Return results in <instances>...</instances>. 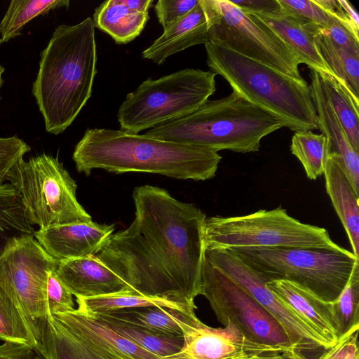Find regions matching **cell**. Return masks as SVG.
Here are the masks:
<instances>
[{
    "instance_id": "obj_1",
    "label": "cell",
    "mask_w": 359,
    "mask_h": 359,
    "mask_svg": "<svg viewBox=\"0 0 359 359\" xmlns=\"http://www.w3.org/2000/svg\"><path fill=\"white\" fill-rule=\"evenodd\" d=\"M133 198L134 220L95 256L136 293L197 308L205 215L151 185L135 187Z\"/></svg>"
},
{
    "instance_id": "obj_2",
    "label": "cell",
    "mask_w": 359,
    "mask_h": 359,
    "mask_svg": "<svg viewBox=\"0 0 359 359\" xmlns=\"http://www.w3.org/2000/svg\"><path fill=\"white\" fill-rule=\"evenodd\" d=\"M72 158L79 172L93 169L162 175L180 180L215 177L222 156L216 151L163 140L122 130L88 128Z\"/></svg>"
},
{
    "instance_id": "obj_3",
    "label": "cell",
    "mask_w": 359,
    "mask_h": 359,
    "mask_svg": "<svg viewBox=\"0 0 359 359\" xmlns=\"http://www.w3.org/2000/svg\"><path fill=\"white\" fill-rule=\"evenodd\" d=\"M96 63L95 25L90 17L55 29L41 53L32 87L47 132L59 135L77 117L92 95Z\"/></svg>"
},
{
    "instance_id": "obj_4",
    "label": "cell",
    "mask_w": 359,
    "mask_h": 359,
    "mask_svg": "<svg viewBox=\"0 0 359 359\" xmlns=\"http://www.w3.org/2000/svg\"><path fill=\"white\" fill-rule=\"evenodd\" d=\"M285 127L278 117L232 90L228 96L207 100L194 112L148 130L144 135L216 151L259 150L263 137Z\"/></svg>"
},
{
    "instance_id": "obj_5",
    "label": "cell",
    "mask_w": 359,
    "mask_h": 359,
    "mask_svg": "<svg viewBox=\"0 0 359 359\" xmlns=\"http://www.w3.org/2000/svg\"><path fill=\"white\" fill-rule=\"evenodd\" d=\"M207 65L233 91L280 118L294 132L318 129L310 85L223 46L205 44Z\"/></svg>"
},
{
    "instance_id": "obj_6",
    "label": "cell",
    "mask_w": 359,
    "mask_h": 359,
    "mask_svg": "<svg viewBox=\"0 0 359 359\" xmlns=\"http://www.w3.org/2000/svg\"><path fill=\"white\" fill-rule=\"evenodd\" d=\"M229 250L269 281L292 282L327 302L338 297L359 262V258L345 248L245 247Z\"/></svg>"
},
{
    "instance_id": "obj_7",
    "label": "cell",
    "mask_w": 359,
    "mask_h": 359,
    "mask_svg": "<svg viewBox=\"0 0 359 359\" xmlns=\"http://www.w3.org/2000/svg\"><path fill=\"white\" fill-rule=\"evenodd\" d=\"M216 75L187 68L147 79L121 104L117 114L121 130L138 134L194 112L215 92Z\"/></svg>"
},
{
    "instance_id": "obj_8",
    "label": "cell",
    "mask_w": 359,
    "mask_h": 359,
    "mask_svg": "<svg viewBox=\"0 0 359 359\" xmlns=\"http://www.w3.org/2000/svg\"><path fill=\"white\" fill-rule=\"evenodd\" d=\"M32 225L48 229L92 221L76 198L77 185L57 158L42 154L19 160L6 176Z\"/></svg>"
},
{
    "instance_id": "obj_9",
    "label": "cell",
    "mask_w": 359,
    "mask_h": 359,
    "mask_svg": "<svg viewBox=\"0 0 359 359\" xmlns=\"http://www.w3.org/2000/svg\"><path fill=\"white\" fill-rule=\"evenodd\" d=\"M205 248H304L341 250L326 229L303 223L279 206L241 216L206 218Z\"/></svg>"
},
{
    "instance_id": "obj_10",
    "label": "cell",
    "mask_w": 359,
    "mask_h": 359,
    "mask_svg": "<svg viewBox=\"0 0 359 359\" xmlns=\"http://www.w3.org/2000/svg\"><path fill=\"white\" fill-rule=\"evenodd\" d=\"M205 15L209 42L262 62L296 79L299 62L272 30L228 0H199Z\"/></svg>"
},
{
    "instance_id": "obj_11",
    "label": "cell",
    "mask_w": 359,
    "mask_h": 359,
    "mask_svg": "<svg viewBox=\"0 0 359 359\" xmlns=\"http://www.w3.org/2000/svg\"><path fill=\"white\" fill-rule=\"evenodd\" d=\"M200 295L224 326L232 322L250 340L294 349L280 325L245 290L204 257Z\"/></svg>"
},
{
    "instance_id": "obj_12",
    "label": "cell",
    "mask_w": 359,
    "mask_h": 359,
    "mask_svg": "<svg viewBox=\"0 0 359 359\" xmlns=\"http://www.w3.org/2000/svg\"><path fill=\"white\" fill-rule=\"evenodd\" d=\"M58 263L33 234L15 238L0 255V284L17 299L38 333L48 316V275Z\"/></svg>"
},
{
    "instance_id": "obj_13",
    "label": "cell",
    "mask_w": 359,
    "mask_h": 359,
    "mask_svg": "<svg viewBox=\"0 0 359 359\" xmlns=\"http://www.w3.org/2000/svg\"><path fill=\"white\" fill-rule=\"evenodd\" d=\"M204 257L245 290L277 320L294 350L305 353L331 348L322 337L266 287L269 280L264 276L229 249L205 248Z\"/></svg>"
},
{
    "instance_id": "obj_14",
    "label": "cell",
    "mask_w": 359,
    "mask_h": 359,
    "mask_svg": "<svg viewBox=\"0 0 359 359\" xmlns=\"http://www.w3.org/2000/svg\"><path fill=\"white\" fill-rule=\"evenodd\" d=\"M291 348L255 342L231 321L211 327L197 319L187 327L181 349L162 359H255Z\"/></svg>"
},
{
    "instance_id": "obj_15",
    "label": "cell",
    "mask_w": 359,
    "mask_h": 359,
    "mask_svg": "<svg viewBox=\"0 0 359 359\" xmlns=\"http://www.w3.org/2000/svg\"><path fill=\"white\" fill-rule=\"evenodd\" d=\"M53 316L83 359H162L79 308Z\"/></svg>"
},
{
    "instance_id": "obj_16",
    "label": "cell",
    "mask_w": 359,
    "mask_h": 359,
    "mask_svg": "<svg viewBox=\"0 0 359 359\" xmlns=\"http://www.w3.org/2000/svg\"><path fill=\"white\" fill-rule=\"evenodd\" d=\"M114 225L90 221L34 231V237L58 262L95 255L114 233Z\"/></svg>"
},
{
    "instance_id": "obj_17",
    "label": "cell",
    "mask_w": 359,
    "mask_h": 359,
    "mask_svg": "<svg viewBox=\"0 0 359 359\" xmlns=\"http://www.w3.org/2000/svg\"><path fill=\"white\" fill-rule=\"evenodd\" d=\"M266 287L332 347L339 329L332 302L320 299L304 288L287 280H273Z\"/></svg>"
},
{
    "instance_id": "obj_18",
    "label": "cell",
    "mask_w": 359,
    "mask_h": 359,
    "mask_svg": "<svg viewBox=\"0 0 359 359\" xmlns=\"http://www.w3.org/2000/svg\"><path fill=\"white\" fill-rule=\"evenodd\" d=\"M55 273L76 297L131 290L125 281L95 255L59 262Z\"/></svg>"
},
{
    "instance_id": "obj_19",
    "label": "cell",
    "mask_w": 359,
    "mask_h": 359,
    "mask_svg": "<svg viewBox=\"0 0 359 359\" xmlns=\"http://www.w3.org/2000/svg\"><path fill=\"white\" fill-rule=\"evenodd\" d=\"M248 13L254 16L281 39L291 49L300 64H305L309 69L318 72L335 76L322 58L315 44L314 37L320 27L283 9L278 13Z\"/></svg>"
},
{
    "instance_id": "obj_20",
    "label": "cell",
    "mask_w": 359,
    "mask_h": 359,
    "mask_svg": "<svg viewBox=\"0 0 359 359\" xmlns=\"http://www.w3.org/2000/svg\"><path fill=\"white\" fill-rule=\"evenodd\" d=\"M311 90L318 116V128L328 140L330 154L340 158L348 179L359 195V153L351 146L324 91L320 73L309 69Z\"/></svg>"
},
{
    "instance_id": "obj_21",
    "label": "cell",
    "mask_w": 359,
    "mask_h": 359,
    "mask_svg": "<svg viewBox=\"0 0 359 359\" xmlns=\"http://www.w3.org/2000/svg\"><path fill=\"white\" fill-rule=\"evenodd\" d=\"M95 316L156 334L180 338H183L186 328L198 319L195 311L158 306L121 309Z\"/></svg>"
},
{
    "instance_id": "obj_22",
    "label": "cell",
    "mask_w": 359,
    "mask_h": 359,
    "mask_svg": "<svg viewBox=\"0 0 359 359\" xmlns=\"http://www.w3.org/2000/svg\"><path fill=\"white\" fill-rule=\"evenodd\" d=\"M323 175L326 191L346 232L353 253L359 258V195L355 192L338 155L330 154Z\"/></svg>"
},
{
    "instance_id": "obj_23",
    "label": "cell",
    "mask_w": 359,
    "mask_h": 359,
    "mask_svg": "<svg viewBox=\"0 0 359 359\" xmlns=\"http://www.w3.org/2000/svg\"><path fill=\"white\" fill-rule=\"evenodd\" d=\"M207 21L200 2L187 15L173 24L142 55L161 65L170 55L191 46L208 43Z\"/></svg>"
},
{
    "instance_id": "obj_24",
    "label": "cell",
    "mask_w": 359,
    "mask_h": 359,
    "mask_svg": "<svg viewBox=\"0 0 359 359\" xmlns=\"http://www.w3.org/2000/svg\"><path fill=\"white\" fill-rule=\"evenodd\" d=\"M149 18V13L130 9L123 0H108L96 8L93 21L116 43L126 44L140 34Z\"/></svg>"
},
{
    "instance_id": "obj_25",
    "label": "cell",
    "mask_w": 359,
    "mask_h": 359,
    "mask_svg": "<svg viewBox=\"0 0 359 359\" xmlns=\"http://www.w3.org/2000/svg\"><path fill=\"white\" fill-rule=\"evenodd\" d=\"M319 73L327 100L351 146L359 153V99L337 76Z\"/></svg>"
},
{
    "instance_id": "obj_26",
    "label": "cell",
    "mask_w": 359,
    "mask_h": 359,
    "mask_svg": "<svg viewBox=\"0 0 359 359\" xmlns=\"http://www.w3.org/2000/svg\"><path fill=\"white\" fill-rule=\"evenodd\" d=\"M76 301L77 308L94 316L140 307H167L186 311H195L197 309L163 298L140 294L133 290H123L90 297H76Z\"/></svg>"
},
{
    "instance_id": "obj_27",
    "label": "cell",
    "mask_w": 359,
    "mask_h": 359,
    "mask_svg": "<svg viewBox=\"0 0 359 359\" xmlns=\"http://www.w3.org/2000/svg\"><path fill=\"white\" fill-rule=\"evenodd\" d=\"M0 339L39 347L37 329L17 299L0 284Z\"/></svg>"
},
{
    "instance_id": "obj_28",
    "label": "cell",
    "mask_w": 359,
    "mask_h": 359,
    "mask_svg": "<svg viewBox=\"0 0 359 359\" xmlns=\"http://www.w3.org/2000/svg\"><path fill=\"white\" fill-rule=\"evenodd\" d=\"M20 197L10 183L0 185V255L15 238L34 234Z\"/></svg>"
},
{
    "instance_id": "obj_29",
    "label": "cell",
    "mask_w": 359,
    "mask_h": 359,
    "mask_svg": "<svg viewBox=\"0 0 359 359\" xmlns=\"http://www.w3.org/2000/svg\"><path fill=\"white\" fill-rule=\"evenodd\" d=\"M314 41L327 67L359 99V55L334 44L320 28L314 37Z\"/></svg>"
},
{
    "instance_id": "obj_30",
    "label": "cell",
    "mask_w": 359,
    "mask_h": 359,
    "mask_svg": "<svg viewBox=\"0 0 359 359\" xmlns=\"http://www.w3.org/2000/svg\"><path fill=\"white\" fill-rule=\"evenodd\" d=\"M69 4V0H12L0 22L1 42L21 34L25 25L32 19L55 8H68Z\"/></svg>"
},
{
    "instance_id": "obj_31",
    "label": "cell",
    "mask_w": 359,
    "mask_h": 359,
    "mask_svg": "<svg viewBox=\"0 0 359 359\" xmlns=\"http://www.w3.org/2000/svg\"><path fill=\"white\" fill-rule=\"evenodd\" d=\"M290 151L302 163L306 177L315 180L323 175L330 155L327 138L311 130L295 132Z\"/></svg>"
},
{
    "instance_id": "obj_32",
    "label": "cell",
    "mask_w": 359,
    "mask_h": 359,
    "mask_svg": "<svg viewBox=\"0 0 359 359\" xmlns=\"http://www.w3.org/2000/svg\"><path fill=\"white\" fill-rule=\"evenodd\" d=\"M95 317L120 336L161 358L176 353L182 347L183 338L156 334L140 328Z\"/></svg>"
},
{
    "instance_id": "obj_33",
    "label": "cell",
    "mask_w": 359,
    "mask_h": 359,
    "mask_svg": "<svg viewBox=\"0 0 359 359\" xmlns=\"http://www.w3.org/2000/svg\"><path fill=\"white\" fill-rule=\"evenodd\" d=\"M39 348L47 359H83L53 315L39 326Z\"/></svg>"
},
{
    "instance_id": "obj_34",
    "label": "cell",
    "mask_w": 359,
    "mask_h": 359,
    "mask_svg": "<svg viewBox=\"0 0 359 359\" xmlns=\"http://www.w3.org/2000/svg\"><path fill=\"white\" fill-rule=\"evenodd\" d=\"M332 305L339 329V337L352 327L359 326V262L355 264L348 283Z\"/></svg>"
},
{
    "instance_id": "obj_35",
    "label": "cell",
    "mask_w": 359,
    "mask_h": 359,
    "mask_svg": "<svg viewBox=\"0 0 359 359\" xmlns=\"http://www.w3.org/2000/svg\"><path fill=\"white\" fill-rule=\"evenodd\" d=\"M282 8L299 18L325 29L330 16L314 0H278Z\"/></svg>"
},
{
    "instance_id": "obj_36",
    "label": "cell",
    "mask_w": 359,
    "mask_h": 359,
    "mask_svg": "<svg viewBox=\"0 0 359 359\" xmlns=\"http://www.w3.org/2000/svg\"><path fill=\"white\" fill-rule=\"evenodd\" d=\"M56 268L49 273L48 278L47 304L48 315L71 311L75 309L73 294L57 276Z\"/></svg>"
},
{
    "instance_id": "obj_37",
    "label": "cell",
    "mask_w": 359,
    "mask_h": 359,
    "mask_svg": "<svg viewBox=\"0 0 359 359\" xmlns=\"http://www.w3.org/2000/svg\"><path fill=\"white\" fill-rule=\"evenodd\" d=\"M199 0H158L155 12L163 31L189 13Z\"/></svg>"
},
{
    "instance_id": "obj_38",
    "label": "cell",
    "mask_w": 359,
    "mask_h": 359,
    "mask_svg": "<svg viewBox=\"0 0 359 359\" xmlns=\"http://www.w3.org/2000/svg\"><path fill=\"white\" fill-rule=\"evenodd\" d=\"M31 150L30 147L17 136L0 138V185L13 166Z\"/></svg>"
},
{
    "instance_id": "obj_39",
    "label": "cell",
    "mask_w": 359,
    "mask_h": 359,
    "mask_svg": "<svg viewBox=\"0 0 359 359\" xmlns=\"http://www.w3.org/2000/svg\"><path fill=\"white\" fill-rule=\"evenodd\" d=\"M320 30L334 44L359 55V38L339 20L330 16L327 27Z\"/></svg>"
},
{
    "instance_id": "obj_40",
    "label": "cell",
    "mask_w": 359,
    "mask_h": 359,
    "mask_svg": "<svg viewBox=\"0 0 359 359\" xmlns=\"http://www.w3.org/2000/svg\"><path fill=\"white\" fill-rule=\"evenodd\" d=\"M359 326L353 327L341 335L337 342L329 348L327 359H358Z\"/></svg>"
},
{
    "instance_id": "obj_41",
    "label": "cell",
    "mask_w": 359,
    "mask_h": 359,
    "mask_svg": "<svg viewBox=\"0 0 359 359\" xmlns=\"http://www.w3.org/2000/svg\"><path fill=\"white\" fill-rule=\"evenodd\" d=\"M0 359H47L39 347L4 341L0 344Z\"/></svg>"
},
{
    "instance_id": "obj_42",
    "label": "cell",
    "mask_w": 359,
    "mask_h": 359,
    "mask_svg": "<svg viewBox=\"0 0 359 359\" xmlns=\"http://www.w3.org/2000/svg\"><path fill=\"white\" fill-rule=\"evenodd\" d=\"M247 13H278L283 11L278 0H228Z\"/></svg>"
},
{
    "instance_id": "obj_43",
    "label": "cell",
    "mask_w": 359,
    "mask_h": 359,
    "mask_svg": "<svg viewBox=\"0 0 359 359\" xmlns=\"http://www.w3.org/2000/svg\"><path fill=\"white\" fill-rule=\"evenodd\" d=\"M343 8L351 29L355 35L359 38V16L357 11L350 1L338 0Z\"/></svg>"
},
{
    "instance_id": "obj_44",
    "label": "cell",
    "mask_w": 359,
    "mask_h": 359,
    "mask_svg": "<svg viewBox=\"0 0 359 359\" xmlns=\"http://www.w3.org/2000/svg\"><path fill=\"white\" fill-rule=\"evenodd\" d=\"M255 359H309L305 353L296 350H288Z\"/></svg>"
},
{
    "instance_id": "obj_45",
    "label": "cell",
    "mask_w": 359,
    "mask_h": 359,
    "mask_svg": "<svg viewBox=\"0 0 359 359\" xmlns=\"http://www.w3.org/2000/svg\"><path fill=\"white\" fill-rule=\"evenodd\" d=\"M123 4L130 9L149 13V9L153 4V0H123Z\"/></svg>"
},
{
    "instance_id": "obj_46",
    "label": "cell",
    "mask_w": 359,
    "mask_h": 359,
    "mask_svg": "<svg viewBox=\"0 0 359 359\" xmlns=\"http://www.w3.org/2000/svg\"><path fill=\"white\" fill-rule=\"evenodd\" d=\"M329 356V348L325 349V351L317 359H327Z\"/></svg>"
},
{
    "instance_id": "obj_47",
    "label": "cell",
    "mask_w": 359,
    "mask_h": 359,
    "mask_svg": "<svg viewBox=\"0 0 359 359\" xmlns=\"http://www.w3.org/2000/svg\"><path fill=\"white\" fill-rule=\"evenodd\" d=\"M1 38H0V44L1 43ZM5 69L0 65V88L1 87L2 84H3V80H2V78H1V75L3 74V72H4Z\"/></svg>"
}]
</instances>
